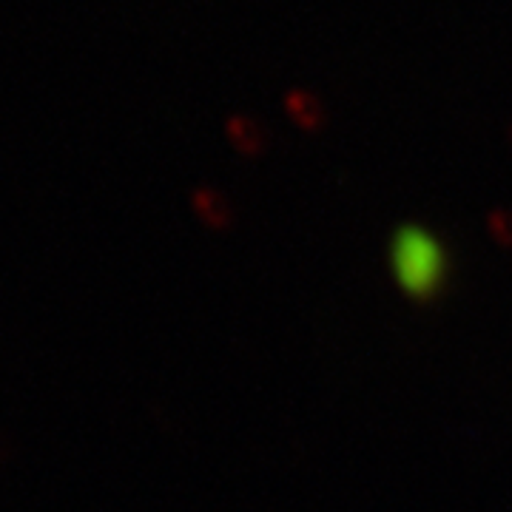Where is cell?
<instances>
[{"mask_svg": "<svg viewBox=\"0 0 512 512\" xmlns=\"http://www.w3.org/2000/svg\"><path fill=\"white\" fill-rule=\"evenodd\" d=\"M439 248L424 237H402L396 245V274L407 288L430 291L439 279Z\"/></svg>", "mask_w": 512, "mask_h": 512, "instance_id": "6da1fadb", "label": "cell"}, {"mask_svg": "<svg viewBox=\"0 0 512 512\" xmlns=\"http://www.w3.org/2000/svg\"><path fill=\"white\" fill-rule=\"evenodd\" d=\"M285 106L291 111V117L302 128H316L322 123V106L313 94L302 92V89H293L285 97Z\"/></svg>", "mask_w": 512, "mask_h": 512, "instance_id": "7a4b0ae2", "label": "cell"}, {"mask_svg": "<svg viewBox=\"0 0 512 512\" xmlns=\"http://www.w3.org/2000/svg\"><path fill=\"white\" fill-rule=\"evenodd\" d=\"M228 137L245 154H256L262 148V131H259V126L251 117H242V114L228 120Z\"/></svg>", "mask_w": 512, "mask_h": 512, "instance_id": "3957f363", "label": "cell"}]
</instances>
